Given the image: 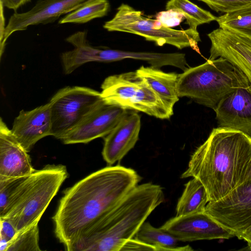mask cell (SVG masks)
<instances>
[{"mask_svg":"<svg viewBox=\"0 0 251 251\" xmlns=\"http://www.w3.org/2000/svg\"><path fill=\"white\" fill-rule=\"evenodd\" d=\"M141 179L132 169L109 166L66 189L52 217L55 236L65 250L71 251Z\"/></svg>","mask_w":251,"mask_h":251,"instance_id":"6da1fadb","label":"cell"},{"mask_svg":"<svg viewBox=\"0 0 251 251\" xmlns=\"http://www.w3.org/2000/svg\"><path fill=\"white\" fill-rule=\"evenodd\" d=\"M251 160V137L236 130L218 127L192 154L181 178L198 179L209 202L218 201L244 180Z\"/></svg>","mask_w":251,"mask_h":251,"instance_id":"7a4b0ae2","label":"cell"},{"mask_svg":"<svg viewBox=\"0 0 251 251\" xmlns=\"http://www.w3.org/2000/svg\"><path fill=\"white\" fill-rule=\"evenodd\" d=\"M164 201L163 188L137 185L95 225L71 251H121L151 213Z\"/></svg>","mask_w":251,"mask_h":251,"instance_id":"3957f363","label":"cell"},{"mask_svg":"<svg viewBox=\"0 0 251 251\" xmlns=\"http://www.w3.org/2000/svg\"><path fill=\"white\" fill-rule=\"evenodd\" d=\"M250 83L243 73L227 59L219 57L178 74V97H187L214 110L228 93Z\"/></svg>","mask_w":251,"mask_h":251,"instance_id":"277c9868","label":"cell"},{"mask_svg":"<svg viewBox=\"0 0 251 251\" xmlns=\"http://www.w3.org/2000/svg\"><path fill=\"white\" fill-rule=\"evenodd\" d=\"M68 176L66 167L61 164L35 170L19 186L2 218L10 221L18 232L38 223Z\"/></svg>","mask_w":251,"mask_h":251,"instance_id":"5b68a950","label":"cell"},{"mask_svg":"<svg viewBox=\"0 0 251 251\" xmlns=\"http://www.w3.org/2000/svg\"><path fill=\"white\" fill-rule=\"evenodd\" d=\"M103 27L108 31L139 35L159 46L168 44L179 49L190 47L200 52L198 43L201 38L197 30L165 27L158 20L145 17L142 11L127 4L119 6L114 17L106 22Z\"/></svg>","mask_w":251,"mask_h":251,"instance_id":"8992f818","label":"cell"},{"mask_svg":"<svg viewBox=\"0 0 251 251\" xmlns=\"http://www.w3.org/2000/svg\"><path fill=\"white\" fill-rule=\"evenodd\" d=\"M101 88V96L108 103L161 119H169L173 114L136 71L110 75Z\"/></svg>","mask_w":251,"mask_h":251,"instance_id":"52a82bcc","label":"cell"},{"mask_svg":"<svg viewBox=\"0 0 251 251\" xmlns=\"http://www.w3.org/2000/svg\"><path fill=\"white\" fill-rule=\"evenodd\" d=\"M104 101L101 93L90 88L68 86L51 98V136L62 140Z\"/></svg>","mask_w":251,"mask_h":251,"instance_id":"ba28073f","label":"cell"},{"mask_svg":"<svg viewBox=\"0 0 251 251\" xmlns=\"http://www.w3.org/2000/svg\"><path fill=\"white\" fill-rule=\"evenodd\" d=\"M204 212L238 238L251 226V182L242 183L218 201L208 202Z\"/></svg>","mask_w":251,"mask_h":251,"instance_id":"9c48e42d","label":"cell"},{"mask_svg":"<svg viewBox=\"0 0 251 251\" xmlns=\"http://www.w3.org/2000/svg\"><path fill=\"white\" fill-rule=\"evenodd\" d=\"M90 0H38L34 6L23 13L15 12L6 26L3 42L0 45L1 58L6 42L13 33L25 30L29 26L48 24L62 15L71 12Z\"/></svg>","mask_w":251,"mask_h":251,"instance_id":"30bf717a","label":"cell"},{"mask_svg":"<svg viewBox=\"0 0 251 251\" xmlns=\"http://www.w3.org/2000/svg\"><path fill=\"white\" fill-rule=\"evenodd\" d=\"M161 227L182 242L228 239L235 236L205 212L176 216Z\"/></svg>","mask_w":251,"mask_h":251,"instance_id":"8fae6325","label":"cell"},{"mask_svg":"<svg viewBox=\"0 0 251 251\" xmlns=\"http://www.w3.org/2000/svg\"><path fill=\"white\" fill-rule=\"evenodd\" d=\"M207 36L211 42L208 59H227L243 73L251 85V38L220 27Z\"/></svg>","mask_w":251,"mask_h":251,"instance_id":"7c38bea8","label":"cell"},{"mask_svg":"<svg viewBox=\"0 0 251 251\" xmlns=\"http://www.w3.org/2000/svg\"><path fill=\"white\" fill-rule=\"evenodd\" d=\"M127 110L104 101L61 140L65 144H86L97 138L105 137L115 128Z\"/></svg>","mask_w":251,"mask_h":251,"instance_id":"4fadbf2b","label":"cell"},{"mask_svg":"<svg viewBox=\"0 0 251 251\" xmlns=\"http://www.w3.org/2000/svg\"><path fill=\"white\" fill-rule=\"evenodd\" d=\"M218 127L241 131L251 137V85L226 95L214 110Z\"/></svg>","mask_w":251,"mask_h":251,"instance_id":"5bb4252c","label":"cell"},{"mask_svg":"<svg viewBox=\"0 0 251 251\" xmlns=\"http://www.w3.org/2000/svg\"><path fill=\"white\" fill-rule=\"evenodd\" d=\"M141 117L128 110L115 128L104 138L102 151L105 161L111 165L120 161L135 145L139 138Z\"/></svg>","mask_w":251,"mask_h":251,"instance_id":"9a60e30c","label":"cell"},{"mask_svg":"<svg viewBox=\"0 0 251 251\" xmlns=\"http://www.w3.org/2000/svg\"><path fill=\"white\" fill-rule=\"evenodd\" d=\"M50 104L48 103L29 111L21 110L14 121L11 132L29 152L42 138L51 135Z\"/></svg>","mask_w":251,"mask_h":251,"instance_id":"2e32d148","label":"cell"},{"mask_svg":"<svg viewBox=\"0 0 251 251\" xmlns=\"http://www.w3.org/2000/svg\"><path fill=\"white\" fill-rule=\"evenodd\" d=\"M28 152L0 118V179L31 174L35 170Z\"/></svg>","mask_w":251,"mask_h":251,"instance_id":"e0dca14e","label":"cell"},{"mask_svg":"<svg viewBox=\"0 0 251 251\" xmlns=\"http://www.w3.org/2000/svg\"><path fill=\"white\" fill-rule=\"evenodd\" d=\"M136 72L145 79L165 105L173 110L175 104L179 100L176 91L178 74L165 73L152 66H141Z\"/></svg>","mask_w":251,"mask_h":251,"instance_id":"ac0fdd59","label":"cell"},{"mask_svg":"<svg viewBox=\"0 0 251 251\" xmlns=\"http://www.w3.org/2000/svg\"><path fill=\"white\" fill-rule=\"evenodd\" d=\"M209 202L206 190L197 178L193 177L185 188L176 206V216L204 212Z\"/></svg>","mask_w":251,"mask_h":251,"instance_id":"d6986e66","label":"cell"},{"mask_svg":"<svg viewBox=\"0 0 251 251\" xmlns=\"http://www.w3.org/2000/svg\"><path fill=\"white\" fill-rule=\"evenodd\" d=\"M146 244L153 247L156 251H191L189 245L177 247L179 241L172 234L161 227L156 228L149 222H144L133 238Z\"/></svg>","mask_w":251,"mask_h":251,"instance_id":"ffe728a7","label":"cell"},{"mask_svg":"<svg viewBox=\"0 0 251 251\" xmlns=\"http://www.w3.org/2000/svg\"><path fill=\"white\" fill-rule=\"evenodd\" d=\"M166 9H176L181 12L186 20L189 28L197 30V27L204 24L216 21L217 17L189 0H169L166 3Z\"/></svg>","mask_w":251,"mask_h":251,"instance_id":"44dd1931","label":"cell"},{"mask_svg":"<svg viewBox=\"0 0 251 251\" xmlns=\"http://www.w3.org/2000/svg\"><path fill=\"white\" fill-rule=\"evenodd\" d=\"M219 27L251 38V4L217 17Z\"/></svg>","mask_w":251,"mask_h":251,"instance_id":"7402d4cb","label":"cell"},{"mask_svg":"<svg viewBox=\"0 0 251 251\" xmlns=\"http://www.w3.org/2000/svg\"><path fill=\"white\" fill-rule=\"evenodd\" d=\"M107 0H90L62 18L60 24H85L94 19L105 16L109 9Z\"/></svg>","mask_w":251,"mask_h":251,"instance_id":"603a6c76","label":"cell"},{"mask_svg":"<svg viewBox=\"0 0 251 251\" xmlns=\"http://www.w3.org/2000/svg\"><path fill=\"white\" fill-rule=\"evenodd\" d=\"M38 223L19 231L10 242L7 251H40Z\"/></svg>","mask_w":251,"mask_h":251,"instance_id":"cb8c5ba5","label":"cell"},{"mask_svg":"<svg viewBox=\"0 0 251 251\" xmlns=\"http://www.w3.org/2000/svg\"><path fill=\"white\" fill-rule=\"evenodd\" d=\"M26 176L0 179V217L4 214L9 200Z\"/></svg>","mask_w":251,"mask_h":251,"instance_id":"d4e9b609","label":"cell"},{"mask_svg":"<svg viewBox=\"0 0 251 251\" xmlns=\"http://www.w3.org/2000/svg\"><path fill=\"white\" fill-rule=\"evenodd\" d=\"M217 12L228 13L251 4V0H199Z\"/></svg>","mask_w":251,"mask_h":251,"instance_id":"484cf974","label":"cell"},{"mask_svg":"<svg viewBox=\"0 0 251 251\" xmlns=\"http://www.w3.org/2000/svg\"><path fill=\"white\" fill-rule=\"evenodd\" d=\"M0 251H7L10 242L14 238L18 231L8 219L0 218Z\"/></svg>","mask_w":251,"mask_h":251,"instance_id":"4316f807","label":"cell"},{"mask_svg":"<svg viewBox=\"0 0 251 251\" xmlns=\"http://www.w3.org/2000/svg\"><path fill=\"white\" fill-rule=\"evenodd\" d=\"M183 18V14L176 9L161 11L156 15V19L160 22L164 26L170 28L179 25Z\"/></svg>","mask_w":251,"mask_h":251,"instance_id":"83f0119b","label":"cell"},{"mask_svg":"<svg viewBox=\"0 0 251 251\" xmlns=\"http://www.w3.org/2000/svg\"><path fill=\"white\" fill-rule=\"evenodd\" d=\"M121 251H154L155 249L134 238L128 240Z\"/></svg>","mask_w":251,"mask_h":251,"instance_id":"f1b7e54d","label":"cell"},{"mask_svg":"<svg viewBox=\"0 0 251 251\" xmlns=\"http://www.w3.org/2000/svg\"><path fill=\"white\" fill-rule=\"evenodd\" d=\"M3 6L8 9L16 11L22 6L30 2L31 0H0Z\"/></svg>","mask_w":251,"mask_h":251,"instance_id":"f546056e","label":"cell"},{"mask_svg":"<svg viewBox=\"0 0 251 251\" xmlns=\"http://www.w3.org/2000/svg\"><path fill=\"white\" fill-rule=\"evenodd\" d=\"M4 7L2 1L0 0V45L3 42L6 27V26H5V19L4 15Z\"/></svg>","mask_w":251,"mask_h":251,"instance_id":"4dcf8cb0","label":"cell"},{"mask_svg":"<svg viewBox=\"0 0 251 251\" xmlns=\"http://www.w3.org/2000/svg\"><path fill=\"white\" fill-rule=\"evenodd\" d=\"M238 238L245 241L247 243L248 248L251 250V226L246 229Z\"/></svg>","mask_w":251,"mask_h":251,"instance_id":"1f68e13d","label":"cell"},{"mask_svg":"<svg viewBox=\"0 0 251 251\" xmlns=\"http://www.w3.org/2000/svg\"><path fill=\"white\" fill-rule=\"evenodd\" d=\"M251 182V160L246 171L244 180L243 183Z\"/></svg>","mask_w":251,"mask_h":251,"instance_id":"d6a6232c","label":"cell"}]
</instances>
